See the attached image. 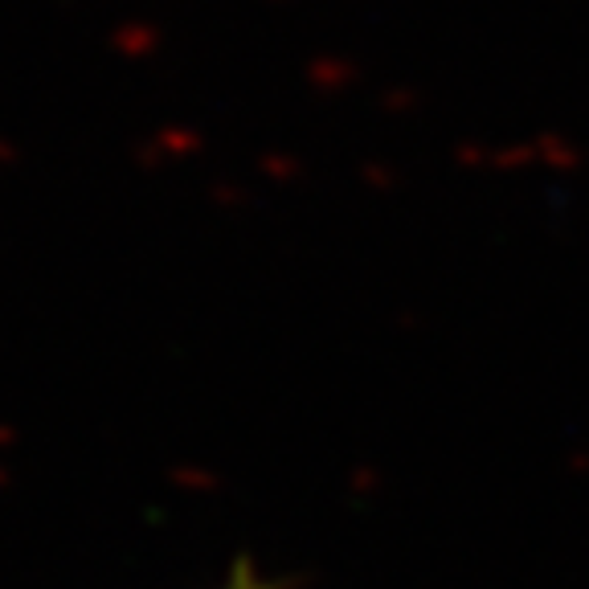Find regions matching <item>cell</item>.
<instances>
[{
	"label": "cell",
	"instance_id": "1",
	"mask_svg": "<svg viewBox=\"0 0 589 589\" xmlns=\"http://www.w3.org/2000/svg\"><path fill=\"white\" fill-rule=\"evenodd\" d=\"M226 589H275V586H270L267 577H258L255 569H250V565L241 561L238 569H234V577L226 581Z\"/></svg>",
	"mask_w": 589,
	"mask_h": 589
}]
</instances>
